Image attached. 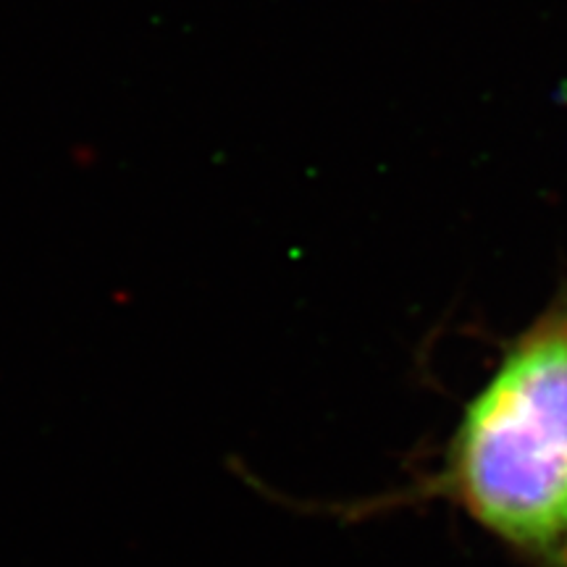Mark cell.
Wrapping results in <instances>:
<instances>
[{
    "mask_svg": "<svg viewBox=\"0 0 567 567\" xmlns=\"http://www.w3.org/2000/svg\"><path fill=\"white\" fill-rule=\"evenodd\" d=\"M423 492L455 502L530 567H567V287L473 396Z\"/></svg>",
    "mask_w": 567,
    "mask_h": 567,
    "instance_id": "1",
    "label": "cell"
}]
</instances>
